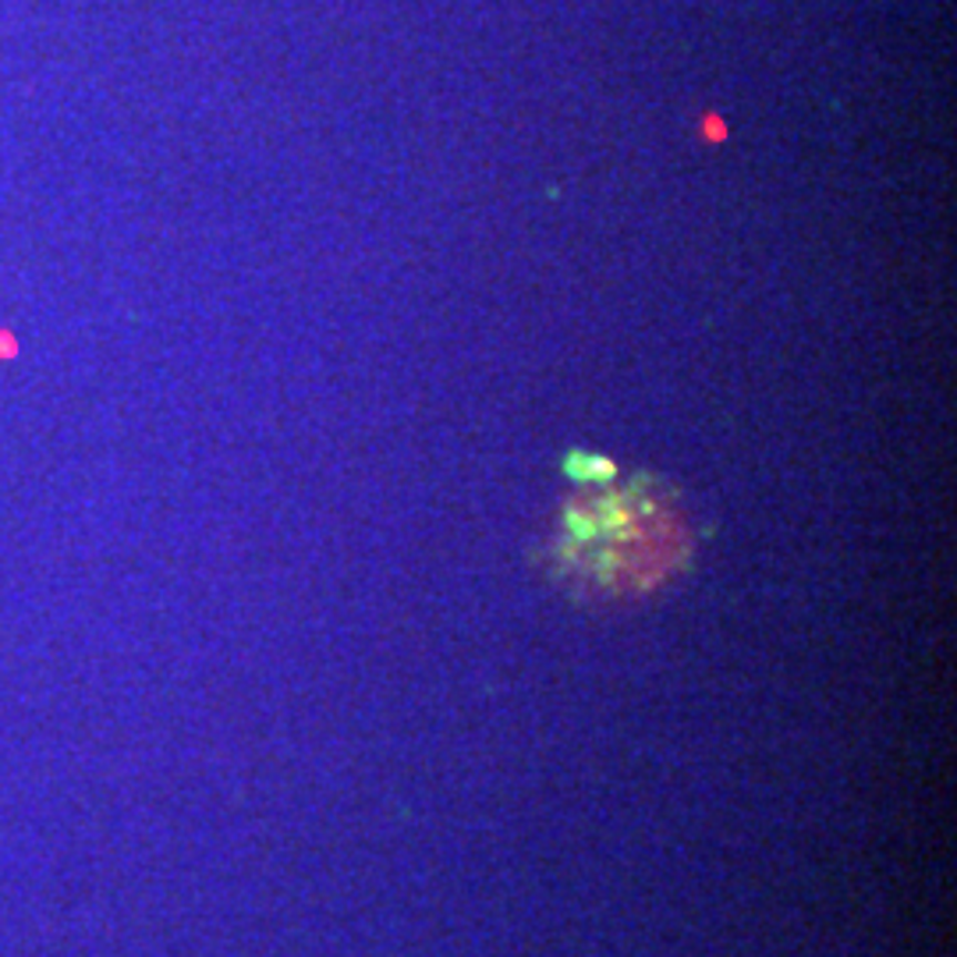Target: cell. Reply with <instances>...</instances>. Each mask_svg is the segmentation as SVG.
I'll list each match as a JSON object with an SVG mask.
<instances>
[{
  "mask_svg": "<svg viewBox=\"0 0 957 957\" xmlns=\"http://www.w3.org/2000/svg\"><path fill=\"white\" fill-rule=\"evenodd\" d=\"M571 476H578V479H610V465L607 461H600V458H586V455H574L571 458V468H568Z\"/></svg>",
  "mask_w": 957,
  "mask_h": 957,
  "instance_id": "cell-1",
  "label": "cell"
}]
</instances>
